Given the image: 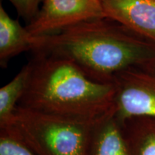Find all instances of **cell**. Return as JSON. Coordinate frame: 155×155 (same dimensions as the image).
I'll use <instances>...</instances> for the list:
<instances>
[{
    "mask_svg": "<svg viewBox=\"0 0 155 155\" xmlns=\"http://www.w3.org/2000/svg\"><path fill=\"white\" fill-rule=\"evenodd\" d=\"M32 52L68 60L105 84H114L116 75L129 68L155 65L154 42L106 17L37 36Z\"/></svg>",
    "mask_w": 155,
    "mask_h": 155,
    "instance_id": "6da1fadb",
    "label": "cell"
},
{
    "mask_svg": "<svg viewBox=\"0 0 155 155\" xmlns=\"http://www.w3.org/2000/svg\"><path fill=\"white\" fill-rule=\"evenodd\" d=\"M18 106L44 113L96 120L114 108L116 86L96 82L73 62L35 54Z\"/></svg>",
    "mask_w": 155,
    "mask_h": 155,
    "instance_id": "7a4b0ae2",
    "label": "cell"
},
{
    "mask_svg": "<svg viewBox=\"0 0 155 155\" xmlns=\"http://www.w3.org/2000/svg\"><path fill=\"white\" fill-rule=\"evenodd\" d=\"M98 119L68 117L17 106L13 124L37 155H88Z\"/></svg>",
    "mask_w": 155,
    "mask_h": 155,
    "instance_id": "3957f363",
    "label": "cell"
},
{
    "mask_svg": "<svg viewBox=\"0 0 155 155\" xmlns=\"http://www.w3.org/2000/svg\"><path fill=\"white\" fill-rule=\"evenodd\" d=\"M114 115L120 124L136 116L155 118V65L134 67L114 79Z\"/></svg>",
    "mask_w": 155,
    "mask_h": 155,
    "instance_id": "277c9868",
    "label": "cell"
},
{
    "mask_svg": "<svg viewBox=\"0 0 155 155\" xmlns=\"http://www.w3.org/2000/svg\"><path fill=\"white\" fill-rule=\"evenodd\" d=\"M102 17L99 0H43L38 15L25 28L31 35L42 36Z\"/></svg>",
    "mask_w": 155,
    "mask_h": 155,
    "instance_id": "5b68a950",
    "label": "cell"
},
{
    "mask_svg": "<svg viewBox=\"0 0 155 155\" xmlns=\"http://www.w3.org/2000/svg\"><path fill=\"white\" fill-rule=\"evenodd\" d=\"M104 17L155 43V0H99Z\"/></svg>",
    "mask_w": 155,
    "mask_h": 155,
    "instance_id": "8992f818",
    "label": "cell"
},
{
    "mask_svg": "<svg viewBox=\"0 0 155 155\" xmlns=\"http://www.w3.org/2000/svg\"><path fill=\"white\" fill-rule=\"evenodd\" d=\"M88 155H130L122 126L114 109L95 124Z\"/></svg>",
    "mask_w": 155,
    "mask_h": 155,
    "instance_id": "52a82bcc",
    "label": "cell"
},
{
    "mask_svg": "<svg viewBox=\"0 0 155 155\" xmlns=\"http://www.w3.org/2000/svg\"><path fill=\"white\" fill-rule=\"evenodd\" d=\"M35 38L7 14L0 4V64L6 68L12 58L34 48Z\"/></svg>",
    "mask_w": 155,
    "mask_h": 155,
    "instance_id": "ba28073f",
    "label": "cell"
},
{
    "mask_svg": "<svg viewBox=\"0 0 155 155\" xmlns=\"http://www.w3.org/2000/svg\"><path fill=\"white\" fill-rule=\"evenodd\" d=\"M130 155H155V118L136 116L121 124Z\"/></svg>",
    "mask_w": 155,
    "mask_h": 155,
    "instance_id": "9c48e42d",
    "label": "cell"
},
{
    "mask_svg": "<svg viewBox=\"0 0 155 155\" xmlns=\"http://www.w3.org/2000/svg\"><path fill=\"white\" fill-rule=\"evenodd\" d=\"M30 73L31 64L29 63L10 82L0 89V127L14 122L15 110L28 86Z\"/></svg>",
    "mask_w": 155,
    "mask_h": 155,
    "instance_id": "30bf717a",
    "label": "cell"
},
{
    "mask_svg": "<svg viewBox=\"0 0 155 155\" xmlns=\"http://www.w3.org/2000/svg\"><path fill=\"white\" fill-rule=\"evenodd\" d=\"M0 155H37L25 144L14 124L0 127Z\"/></svg>",
    "mask_w": 155,
    "mask_h": 155,
    "instance_id": "8fae6325",
    "label": "cell"
},
{
    "mask_svg": "<svg viewBox=\"0 0 155 155\" xmlns=\"http://www.w3.org/2000/svg\"><path fill=\"white\" fill-rule=\"evenodd\" d=\"M16 9L18 15L28 24L38 15L43 0H8Z\"/></svg>",
    "mask_w": 155,
    "mask_h": 155,
    "instance_id": "7c38bea8",
    "label": "cell"
}]
</instances>
